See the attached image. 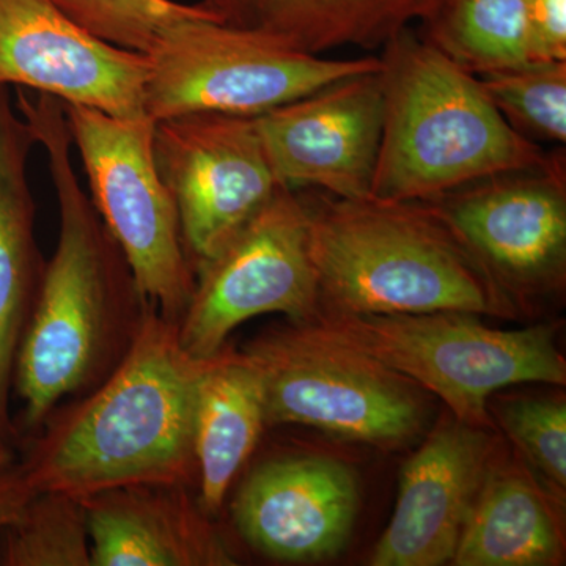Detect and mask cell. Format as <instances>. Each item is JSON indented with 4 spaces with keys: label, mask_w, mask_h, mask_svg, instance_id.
Segmentation results:
<instances>
[{
    "label": "cell",
    "mask_w": 566,
    "mask_h": 566,
    "mask_svg": "<svg viewBox=\"0 0 566 566\" xmlns=\"http://www.w3.org/2000/svg\"><path fill=\"white\" fill-rule=\"evenodd\" d=\"M17 107L46 151L61 212L57 249L44 266L14 364L24 423L39 428L63 398L98 386L114 370L148 303L81 188L62 102L20 88Z\"/></svg>",
    "instance_id": "obj_1"
},
{
    "label": "cell",
    "mask_w": 566,
    "mask_h": 566,
    "mask_svg": "<svg viewBox=\"0 0 566 566\" xmlns=\"http://www.w3.org/2000/svg\"><path fill=\"white\" fill-rule=\"evenodd\" d=\"M210 363L182 348L177 323L145 305L120 363L41 434L22 469L29 485L76 499L188 485L197 475V392Z\"/></svg>",
    "instance_id": "obj_2"
},
{
    "label": "cell",
    "mask_w": 566,
    "mask_h": 566,
    "mask_svg": "<svg viewBox=\"0 0 566 566\" xmlns=\"http://www.w3.org/2000/svg\"><path fill=\"white\" fill-rule=\"evenodd\" d=\"M304 202L319 308L520 318L433 205L329 193Z\"/></svg>",
    "instance_id": "obj_3"
},
{
    "label": "cell",
    "mask_w": 566,
    "mask_h": 566,
    "mask_svg": "<svg viewBox=\"0 0 566 566\" xmlns=\"http://www.w3.org/2000/svg\"><path fill=\"white\" fill-rule=\"evenodd\" d=\"M385 125L371 196L438 199L494 175L536 169L551 153L513 129L479 76L406 28L382 46Z\"/></svg>",
    "instance_id": "obj_4"
},
{
    "label": "cell",
    "mask_w": 566,
    "mask_h": 566,
    "mask_svg": "<svg viewBox=\"0 0 566 566\" xmlns=\"http://www.w3.org/2000/svg\"><path fill=\"white\" fill-rule=\"evenodd\" d=\"M480 318L465 312L376 315L319 308L304 324L441 398L460 422L495 430L488 411L493 395L516 385L564 386L566 363L551 324L506 331Z\"/></svg>",
    "instance_id": "obj_5"
},
{
    "label": "cell",
    "mask_w": 566,
    "mask_h": 566,
    "mask_svg": "<svg viewBox=\"0 0 566 566\" xmlns=\"http://www.w3.org/2000/svg\"><path fill=\"white\" fill-rule=\"evenodd\" d=\"M144 111L151 120L188 114L256 117L345 77L379 70V57L327 59L212 20L170 25L145 52Z\"/></svg>",
    "instance_id": "obj_6"
},
{
    "label": "cell",
    "mask_w": 566,
    "mask_h": 566,
    "mask_svg": "<svg viewBox=\"0 0 566 566\" xmlns=\"http://www.w3.org/2000/svg\"><path fill=\"white\" fill-rule=\"evenodd\" d=\"M241 353L262 381L266 424H304L379 449L409 444L427 427L422 387L307 324L259 335Z\"/></svg>",
    "instance_id": "obj_7"
},
{
    "label": "cell",
    "mask_w": 566,
    "mask_h": 566,
    "mask_svg": "<svg viewBox=\"0 0 566 566\" xmlns=\"http://www.w3.org/2000/svg\"><path fill=\"white\" fill-rule=\"evenodd\" d=\"M63 104V103H62ZM91 200L125 256L145 303L180 322L196 286L172 193L153 151L155 120L63 104Z\"/></svg>",
    "instance_id": "obj_8"
},
{
    "label": "cell",
    "mask_w": 566,
    "mask_h": 566,
    "mask_svg": "<svg viewBox=\"0 0 566 566\" xmlns=\"http://www.w3.org/2000/svg\"><path fill=\"white\" fill-rule=\"evenodd\" d=\"M319 311L307 207L283 186L196 271V286L178 322L182 348L208 359L240 324L282 314L308 323Z\"/></svg>",
    "instance_id": "obj_9"
},
{
    "label": "cell",
    "mask_w": 566,
    "mask_h": 566,
    "mask_svg": "<svg viewBox=\"0 0 566 566\" xmlns=\"http://www.w3.org/2000/svg\"><path fill=\"white\" fill-rule=\"evenodd\" d=\"M517 316L534 315L566 283V156L494 175L428 200Z\"/></svg>",
    "instance_id": "obj_10"
},
{
    "label": "cell",
    "mask_w": 566,
    "mask_h": 566,
    "mask_svg": "<svg viewBox=\"0 0 566 566\" xmlns=\"http://www.w3.org/2000/svg\"><path fill=\"white\" fill-rule=\"evenodd\" d=\"M153 151L193 271L285 186L255 117L203 112L155 122Z\"/></svg>",
    "instance_id": "obj_11"
},
{
    "label": "cell",
    "mask_w": 566,
    "mask_h": 566,
    "mask_svg": "<svg viewBox=\"0 0 566 566\" xmlns=\"http://www.w3.org/2000/svg\"><path fill=\"white\" fill-rule=\"evenodd\" d=\"M379 70L256 115V129L283 185L312 186L338 199L371 197L385 125Z\"/></svg>",
    "instance_id": "obj_12"
},
{
    "label": "cell",
    "mask_w": 566,
    "mask_h": 566,
    "mask_svg": "<svg viewBox=\"0 0 566 566\" xmlns=\"http://www.w3.org/2000/svg\"><path fill=\"white\" fill-rule=\"evenodd\" d=\"M147 59L96 39L51 0H0V85L114 117L145 115Z\"/></svg>",
    "instance_id": "obj_13"
},
{
    "label": "cell",
    "mask_w": 566,
    "mask_h": 566,
    "mask_svg": "<svg viewBox=\"0 0 566 566\" xmlns=\"http://www.w3.org/2000/svg\"><path fill=\"white\" fill-rule=\"evenodd\" d=\"M499 446L491 428L453 416L439 423L405 464L392 517L368 565L450 564Z\"/></svg>",
    "instance_id": "obj_14"
},
{
    "label": "cell",
    "mask_w": 566,
    "mask_h": 566,
    "mask_svg": "<svg viewBox=\"0 0 566 566\" xmlns=\"http://www.w3.org/2000/svg\"><path fill=\"white\" fill-rule=\"evenodd\" d=\"M359 513V485L337 458L303 455L253 469L233 502L238 532L263 556L311 564L345 549Z\"/></svg>",
    "instance_id": "obj_15"
},
{
    "label": "cell",
    "mask_w": 566,
    "mask_h": 566,
    "mask_svg": "<svg viewBox=\"0 0 566 566\" xmlns=\"http://www.w3.org/2000/svg\"><path fill=\"white\" fill-rule=\"evenodd\" d=\"M92 566H229L233 554L186 485L114 488L80 499Z\"/></svg>",
    "instance_id": "obj_16"
},
{
    "label": "cell",
    "mask_w": 566,
    "mask_h": 566,
    "mask_svg": "<svg viewBox=\"0 0 566 566\" xmlns=\"http://www.w3.org/2000/svg\"><path fill=\"white\" fill-rule=\"evenodd\" d=\"M501 446L475 495L450 564H564V502L536 479L520 457H510Z\"/></svg>",
    "instance_id": "obj_17"
},
{
    "label": "cell",
    "mask_w": 566,
    "mask_h": 566,
    "mask_svg": "<svg viewBox=\"0 0 566 566\" xmlns=\"http://www.w3.org/2000/svg\"><path fill=\"white\" fill-rule=\"evenodd\" d=\"M35 137L0 85V436L9 431V395L22 335L39 294L41 262L28 161Z\"/></svg>",
    "instance_id": "obj_18"
},
{
    "label": "cell",
    "mask_w": 566,
    "mask_h": 566,
    "mask_svg": "<svg viewBox=\"0 0 566 566\" xmlns=\"http://www.w3.org/2000/svg\"><path fill=\"white\" fill-rule=\"evenodd\" d=\"M441 0H200L219 22L262 33L290 50L323 55L338 48L378 50Z\"/></svg>",
    "instance_id": "obj_19"
},
{
    "label": "cell",
    "mask_w": 566,
    "mask_h": 566,
    "mask_svg": "<svg viewBox=\"0 0 566 566\" xmlns=\"http://www.w3.org/2000/svg\"><path fill=\"white\" fill-rule=\"evenodd\" d=\"M266 427L262 381L244 354L223 348L211 357L197 392L196 447L199 504L221 512L230 486Z\"/></svg>",
    "instance_id": "obj_20"
},
{
    "label": "cell",
    "mask_w": 566,
    "mask_h": 566,
    "mask_svg": "<svg viewBox=\"0 0 566 566\" xmlns=\"http://www.w3.org/2000/svg\"><path fill=\"white\" fill-rule=\"evenodd\" d=\"M534 0H441L422 21L424 40L475 76L527 63Z\"/></svg>",
    "instance_id": "obj_21"
},
{
    "label": "cell",
    "mask_w": 566,
    "mask_h": 566,
    "mask_svg": "<svg viewBox=\"0 0 566 566\" xmlns=\"http://www.w3.org/2000/svg\"><path fill=\"white\" fill-rule=\"evenodd\" d=\"M7 566H92L87 516L73 495L36 491L7 527Z\"/></svg>",
    "instance_id": "obj_22"
},
{
    "label": "cell",
    "mask_w": 566,
    "mask_h": 566,
    "mask_svg": "<svg viewBox=\"0 0 566 566\" xmlns=\"http://www.w3.org/2000/svg\"><path fill=\"white\" fill-rule=\"evenodd\" d=\"M479 80L513 129L528 140L564 147L566 61L527 62L480 74Z\"/></svg>",
    "instance_id": "obj_23"
},
{
    "label": "cell",
    "mask_w": 566,
    "mask_h": 566,
    "mask_svg": "<svg viewBox=\"0 0 566 566\" xmlns=\"http://www.w3.org/2000/svg\"><path fill=\"white\" fill-rule=\"evenodd\" d=\"M495 427H501L516 455L536 479L565 504L566 405L560 398L491 397L488 403Z\"/></svg>",
    "instance_id": "obj_24"
},
{
    "label": "cell",
    "mask_w": 566,
    "mask_h": 566,
    "mask_svg": "<svg viewBox=\"0 0 566 566\" xmlns=\"http://www.w3.org/2000/svg\"><path fill=\"white\" fill-rule=\"evenodd\" d=\"M65 17L96 39L145 54L170 25L191 18H212L199 3L175 0H51ZM218 21V20H216Z\"/></svg>",
    "instance_id": "obj_25"
},
{
    "label": "cell",
    "mask_w": 566,
    "mask_h": 566,
    "mask_svg": "<svg viewBox=\"0 0 566 566\" xmlns=\"http://www.w3.org/2000/svg\"><path fill=\"white\" fill-rule=\"evenodd\" d=\"M527 59L566 61V0H534L528 18Z\"/></svg>",
    "instance_id": "obj_26"
},
{
    "label": "cell",
    "mask_w": 566,
    "mask_h": 566,
    "mask_svg": "<svg viewBox=\"0 0 566 566\" xmlns=\"http://www.w3.org/2000/svg\"><path fill=\"white\" fill-rule=\"evenodd\" d=\"M35 493L22 471L0 474V528L13 524Z\"/></svg>",
    "instance_id": "obj_27"
},
{
    "label": "cell",
    "mask_w": 566,
    "mask_h": 566,
    "mask_svg": "<svg viewBox=\"0 0 566 566\" xmlns=\"http://www.w3.org/2000/svg\"><path fill=\"white\" fill-rule=\"evenodd\" d=\"M9 452H7L6 447L0 444V469L6 468V465L9 464Z\"/></svg>",
    "instance_id": "obj_28"
}]
</instances>
